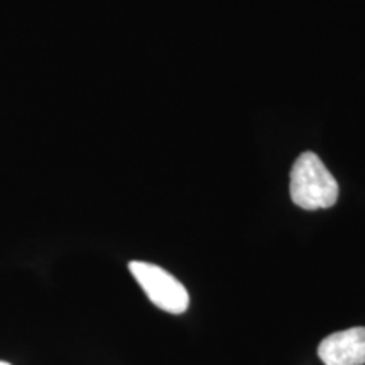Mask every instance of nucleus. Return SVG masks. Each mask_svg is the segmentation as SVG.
Returning <instances> with one entry per match:
<instances>
[{"label": "nucleus", "mask_w": 365, "mask_h": 365, "mask_svg": "<svg viewBox=\"0 0 365 365\" xmlns=\"http://www.w3.org/2000/svg\"><path fill=\"white\" fill-rule=\"evenodd\" d=\"M291 200L303 210L331 208L339 200V182L318 154L307 150L296 159L291 170Z\"/></svg>", "instance_id": "obj_1"}, {"label": "nucleus", "mask_w": 365, "mask_h": 365, "mask_svg": "<svg viewBox=\"0 0 365 365\" xmlns=\"http://www.w3.org/2000/svg\"><path fill=\"white\" fill-rule=\"evenodd\" d=\"M129 271L143 287L144 293L148 294L150 303L156 304L159 309L173 314H181L188 309V291L175 276L164 271L163 267L156 264L132 261L129 264Z\"/></svg>", "instance_id": "obj_2"}, {"label": "nucleus", "mask_w": 365, "mask_h": 365, "mask_svg": "<svg viewBox=\"0 0 365 365\" xmlns=\"http://www.w3.org/2000/svg\"><path fill=\"white\" fill-rule=\"evenodd\" d=\"M318 357L325 365H364L365 327L328 335L318 346Z\"/></svg>", "instance_id": "obj_3"}, {"label": "nucleus", "mask_w": 365, "mask_h": 365, "mask_svg": "<svg viewBox=\"0 0 365 365\" xmlns=\"http://www.w3.org/2000/svg\"><path fill=\"white\" fill-rule=\"evenodd\" d=\"M0 365H11V364H7V362H0Z\"/></svg>", "instance_id": "obj_4"}]
</instances>
